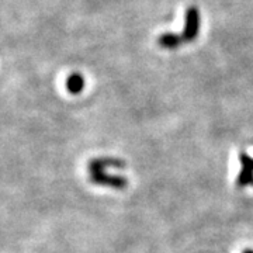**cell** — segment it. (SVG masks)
Wrapping results in <instances>:
<instances>
[{
	"instance_id": "obj_1",
	"label": "cell",
	"mask_w": 253,
	"mask_h": 253,
	"mask_svg": "<svg viewBox=\"0 0 253 253\" xmlns=\"http://www.w3.org/2000/svg\"><path fill=\"white\" fill-rule=\"evenodd\" d=\"M200 27H201V16H200L199 7L190 6L184 13V26H183V33L181 38L183 42H193L199 37Z\"/></svg>"
},
{
	"instance_id": "obj_2",
	"label": "cell",
	"mask_w": 253,
	"mask_h": 253,
	"mask_svg": "<svg viewBox=\"0 0 253 253\" xmlns=\"http://www.w3.org/2000/svg\"><path fill=\"white\" fill-rule=\"evenodd\" d=\"M90 181L99 186H107L113 189H126L128 186V180L123 176L109 174L106 170H89Z\"/></svg>"
},
{
	"instance_id": "obj_3",
	"label": "cell",
	"mask_w": 253,
	"mask_h": 253,
	"mask_svg": "<svg viewBox=\"0 0 253 253\" xmlns=\"http://www.w3.org/2000/svg\"><path fill=\"white\" fill-rule=\"evenodd\" d=\"M239 161L242 165V169L236 177V184L239 187H246L253 183V158H251L246 152H241Z\"/></svg>"
},
{
	"instance_id": "obj_4",
	"label": "cell",
	"mask_w": 253,
	"mask_h": 253,
	"mask_svg": "<svg viewBox=\"0 0 253 253\" xmlns=\"http://www.w3.org/2000/svg\"><path fill=\"white\" fill-rule=\"evenodd\" d=\"M109 168L114 169H124L126 162L118 158H96L89 163V170H106Z\"/></svg>"
},
{
	"instance_id": "obj_5",
	"label": "cell",
	"mask_w": 253,
	"mask_h": 253,
	"mask_svg": "<svg viewBox=\"0 0 253 253\" xmlns=\"http://www.w3.org/2000/svg\"><path fill=\"white\" fill-rule=\"evenodd\" d=\"M183 44V38L176 33H165L158 37V45L165 49H176Z\"/></svg>"
},
{
	"instance_id": "obj_6",
	"label": "cell",
	"mask_w": 253,
	"mask_h": 253,
	"mask_svg": "<svg viewBox=\"0 0 253 253\" xmlns=\"http://www.w3.org/2000/svg\"><path fill=\"white\" fill-rule=\"evenodd\" d=\"M84 84H86V82L81 73H72L66 81V89L72 94H79L84 89Z\"/></svg>"
},
{
	"instance_id": "obj_7",
	"label": "cell",
	"mask_w": 253,
	"mask_h": 253,
	"mask_svg": "<svg viewBox=\"0 0 253 253\" xmlns=\"http://www.w3.org/2000/svg\"><path fill=\"white\" fill-rule=\"evenodd\" d=\"M242 253H253V251H252V249H245Z\"/></svg>"
},
{
	"instance_id": "obj_8",
	"label": "cell",
	"mask_w": 253,
	"mask_h": 253,
	"mask_svg": "<svg viewBox=\"0 0 253 253\" xmlns=\"http://www.w3.org/2000/svg\"><path fill=\"white\" fill-rule=\"evenodd\" d=\"M252 184H253V183H252Z\"/></svg>"
}]
</instances>
